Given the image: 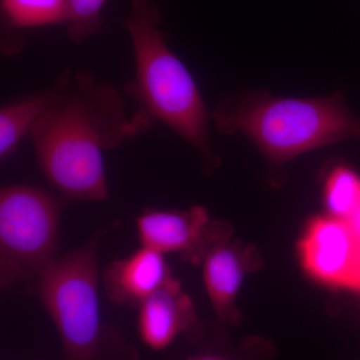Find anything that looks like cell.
I'll return each instance as SVG.
<instances>
[{
  "label": "cell",
  "mask_w": 360,
  "mask_h": 360,
  "mask_svg": "<svg viewBox=\"0 0 360 360\" xmlns=\"http://www.w3.org/2000/svg\"><path fill=\"white\" fill-rule=\"evenodd\" d=\"M300 251L303 267L316 281L360 291V234L350 220L333 215L314 219Z\"/></svg>",
  "instance_id": "6"
},
{
  "label": "cell",
  "mask_w": 360,
  "mask_h": 360,
  "mask_svg": "<svg viewBox=\"0 0 360 360\" xmlns=\"http://www.w3.org/2000/svg\"><path fill=\"white\" fill-rule=\"evenodd\" d=\"M219 241L207 251L201 264L203 281L212 309L220 322L236 324L239 321L236 297L248 272L257 269L262 262L253 246Z\"/></svg>",
  "instance_id": "8"
},
{
  "label": "cell",
  "mask_w": 360,
  "mask_h": 360,
  "mask_svg": "<svg viewBox=\"0 0 360 360\" xmlns=\"http://www.w3.org/2000/svg\"><path fill=\"white\" fill-rule=\"evenodd\" d=\"M141 245L167 255L179 252L194 264H201L215 243L229 238L226 224L210 221L202 206L186 210H158L148 208L136 219Z\"/></svg>",
  "instance_id": "7"
},
{
  "label": "cell",
  "mask_w": 360,
  "mask_h": 360,
  "mask_svg": "<svg viewBox=\"0 0 360 360\" xmlns=\"http://www.w3.org/2000/svg\"><path fill=\"white\" fill-rule=\"evenodd\" d=\"M355 229H356V231L359 232V234H360V227H356V226H354Z\"/></svg>",
  "instance_id": "16"
},
{
  "label": "cell",
  "mask_w": 360,
  "mask_h": 360,
  "mask_svg": "<svg viewBox=\"0 0 360 360\" xmlns=\"http://www.w3.org/2000/svg\"><path fill=\"white\" fill-rule=\"evenodd\" d=\"M61 206L51 194L25 184L0 191V284L7 290L37 281L58 258Z\"/></svg>",
  "instance_id": "5"
},
{
  "label": "cell",
  "mask_w": 360,
  "mask_h": 360,
  "mask_svg": "<svg viewBox=\"0 0 360 360\" xmlns=\"http://www.w3.org/2000/svg\"><path fill=\"white\" fill-rule=\"evenodd\" d=\"M137 326L146 347L162 350L181 333H193L198 315L191 297L172 278L139 307Z\"/></svg>",
  "instance_id": "10"
},
{
  "label": "cell",
  "mask_w": 360,
  "mask_h": 360,
  "mask_svg": "<svg viewBox=\"0 0 360 360\" xmlns=\"http://www.w3.org/2000/svg\"><path fill=\"white\" fill-rule=\"evenodd\" d=\"M184 360H236L232 359V357L229 356V355L219 354V352H200V354H196L194 355H191V356L187 357L186 359Z\"/></svg>",
  "instance_id": "15"
},
{
  "label": "cell",
  "mask_w": 360,
  "mask_h": 360,
  "mask_svg": "<svg viewBox=\"0 0 360 360\" xmlns=\"http://www.w3.org/2000/svg\"><path fill=\"white\" fill-rule=\"evenodd\" d=\"M2 25L6 32L26 28L65 25L68 0H0Z\"/></svg>",
  "instance_id": "12"
},
{
  "label": "cell",
  "mask_w": 360,
  "mask_h": 360,
  "mask_svg": "<svg viewBox=\"0 0 360 360\" xmlns=\"http://www.w3.org/2000/svg\"><path fill=\"white\" fill-rule=\"evenodd\" d=\"M51 89L30 132L40 169L68 200H105L103 151L149 127L136 115L129 118L122 94L86 71H65Z\"/></svg>",
  "instance_id": "1"
},
{
  "label": "cell",
  "mask_w": 360,
  "mask_h": 360,
  "mask_svg": "<svg viewBox=\"0 0 360 360\" xmlns=\"http://www.w3.org/2000/svg\"><path fill=\"white\" fill-rule=\"evenodd\" d=\"M158 0H131L123 26L134 51L135 78L130 94L139 103L137 115L151 125L161 122L201 156L206 172L219 165L210 142L212 112L186 66L168 45L161 30Z\"/></svg>",
  "instance_id": "2"
},
{
  "label": "cell",
  "mask_w": 360,
  "mask_h": 360,
  "mask_svg": "<svg viewBox=\"0 0 360 360\" xmlns=\"http://www.w3.org/2000/svg\"><path fill=\"white\" fill-rule=\"evenodd\" d=\"M212 117L219 134L245 135L277 168L307 151L360 139V117L341 91L314 98L276 96L264 89L241 91L224 97Z\"/></svg>",
  "instance_id": "3"
},
{
  "label": "cell",
  "mask_w": 360,
  "mask_h": 360,
  "mask_svg": "<svg viewBox=\"0 0 360 360\" xmlns=\"http://www.w3.org/2000/svg\"><path fill=\"white\" fill-rule=\"evenodd\" d=\"M165 257L141 245L129 257L108 264L101 276L108 300L115 304L139 309L174 278Z\"/></svg>",
  "instance_id": "9"
},
{
  "label": "cell",
  "mask_w": 360,
  "mask_h": 360,
  "mask_svg": "<svg viewBox=\"0 0 360 360\" xmlns=\"http://www.w3.org/2000/svg\"><path fill=\"white\" fill-rule=\"evenodd\" d=\"M52 89L7 103L0 110V158L13 155L21 139L30 134L33 125L46 110Z\"/></svg>",
  "instance_id": "11"
},
{
  "label": "cell",
  "mask_w": 360,
  "mask_h": 360,
  "mask_svg": "<svg viewBox=\"0 0 360 360\" xmlns=\"http://www.w3.org/2000/svg\"><path fill=\"white\" fill-rule=\"evenodd\" d=\"M108 0H68V34L80 44L101 33L103 11Z\"/></svg>",
  "instance_id": "14"
},
{
  "label": "cell",
  "mask_w": 360,
  "mask_h": 360,
  "mask_svg": "<svg viewBox=\"0 0 360 360\" xmlns=\"http://www.w3.org/2000/svg\"><path fill=\"white\" fill-rule=\"evenodd\" d=\"M324 200L329 213L350 220L360 210V176L352 168L336 167L324 184Z\"/></svg>",
  "instance_id": "13"
},
{
  "label": "cell",
  "mask_w": 360,
  "mask_h": 360,
  "mask_svg": "<svg viewBox=\"0 0 360 360\" xmlns=\"http://www.w3.org/2000/svg\"><path fill=\"white\" fill-rule=\"evenodd\" d=\"M115 225H106L79 248L56 258L35 281L66 360H139L137 350L101 319L98 252Z\"/></svg>",
  "instance_id": "4"
}]
</instances>
